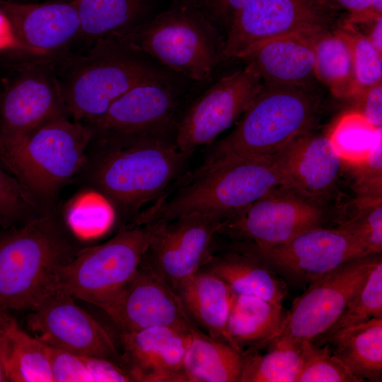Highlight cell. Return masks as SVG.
Returning <instances> with one entry per match:
<instances>
[{
	"instance_id": "cell-29",
	"label": "cell",
	"mask_w": 382,
	"mask_h": 382,
	"mask_svg": "<svg viewBox=\"0 0 382 382\" xmlns=\"http://www.w3.org/2000/svg\"><path fill=\"white\" fill-rule=\"evenodd\" d=\"M315 56V76L338 98L351 99L357 93L352 55L346 42L333 29L309 33Z\"/></svg>"
},
{
	"instance_id": "cell-6",
	"label": "cell",
	"mask_w": 382,
	"mask_h": 382,
	"mask_svg": "<svg viewBox=\"0 0 382 382\" xmlns=\"http://www.w3.org/2000/svg\"><path fill=\"white\" fill-rule=\"evenodd\" d=\"M93 139L88 125L60 115L0 143V161L33 198L49 200L84 168Z\"/></svg>"
},
{
	"instance_id": "cell-38",
	"label": "cell",
	"mask_w": 382,
	"mask_h": 382,
	"mask_svg": "<svg viewBox=\"0 0 382 382\" xmlns=\"http://www.w3.org/2000/svg\"><path fill=\"white\" fill-rule=\"evenodd\" d=\"M33 202L23 185L0 168V225L12 227L30 212Z\"/></svg>"
},
{
	"instance_id": "cell-40",
	"label": "cell",
	"mask_w": 382,
	"mask_h": 382,
	"mask_svg": "<svg viewBox=\"0 0 382 382\" xmlns=\"http://www.w3.org/2000/svg\"><path fill=\"white\" fill-rule=\"evenodd\" d=\"M350 166L355 168V185L359 196L381 197L382 139L366 160Z\"/></svg>"
},
{
	"instance_id": "cell-44",
	"label": "cell",
	"mask_w": 382,
	"mask_h": 382,
	"mask_svg": "<svg viewBox=\"0 0 382 382\" xmlns=\"http://www.w3.org/2000/svg\"><path fill=\"white\" fill-rule=\"evenodd\" d=\"M9 49L23 50L10 20L0 9V51Z\"/></svg>"
},
{
	"instance_id": "cell-3",
	"label": "cell",
	"mask_w": 382,
	"mask_h": 382,
	"mask_svg": "<svg viewBox=\"0 0 382 382\" xmlns=\"http://www.w3.org/2000/svg\"><path fill=\"white\" fill-rule=\"evenodd\" d=\"M284 180L272 157H210L171 199L151 210L148 221L200 214L224 221L279 188Z\"/></svg>"
},
{
	"instance_id": "cell-26",
	"label": "cell",
	"mask_w": 382,
	"mask_h": 382,
	"mask_svg": "<svg viewBox=\"0 0 382 382\" xmlns=\"http://www.w3.org/2000/svg\"><path fill=\"white\" fill-rule=\"evenodd\" d=\"M202 268L216 274L238 295L282 303L287 294L284 281L249 249L224 254L212 252Z\"/></svg>"
},
{
	"instance_id": "cell-39",
	"label": "cell",
	"mask_w": 382,
	"mask_h": 382,
	"mask_svg": "<svg viewBox=\"0 0 382 382\" xmlns=\"http://www.w3.org/2000/svg\"><path fill=\"white\" fill-rule=\"evenodd\" d=\"M67 225L77 233L85 234L86 230L92 229L93 224L96 233L104 230L111 221V211L105 202L96 203L80 202L69 209Z\"/></svg>"
},
{
	"instance_id": "cell-12",
	"label": "cell",
	"mask_w": 382,
	"mask_h": 382,
	"mask_svg": "<svg viewBox=\"0 0 382 382\" xmlns=\"http://www.w3.org/2000/svg\"><path fill=\"white\" fill-rule=\"evenodd\" d=\"M337 11L326 0H248L226 35L224 61L274 37L332 28Z\"/></svg>"
},
{
	"instance_id": "cell-41",
	"label": "cell",
	"mask_w": 382,
	"mask_h": 382,
	"mask_svg": "<svg viewBox=\"0 0 382 382\" xmlns=\"http://www.w3.org/2000/svg\"><path fill=\"white\" fill-rule=\"evenodd\" d=\"M209 19L224 33H228L235 15L248 0H193Z\"/></svg>"
},
{
	"instance_id": "cell-37",
	"label": "cell",
	"mask_w": 382,
	"mask_h": 382,
	"mask_svg": "<svg viewBox=\"0 0 382 382\" xmlns=\"http://www.w3.org/2000/svg\"><path fill=\"white\" fill-rule=\"evenodd\" d=\"M359 197L354 215L337 227L354 236L371 253H381L382 197Z\"/></svg>"
},
{
	"instance_id": "cell-33",
	"label": "cell",
	"mask_w": 382,
	"mask_h": 382,
	"mask_svg": "<svg viewBox=\"0 0 382 382\" xmlns=\"http://www.w3.org/2000/svg\"><path fill=\"white\" fill-rule=\"evenodd\" d=\"M49 348L54 382L132 381L128 373L112 361Z\"/></svg>"
},
{
	"instance_id": "cell-2",
	"label": "cell",
	"mask_w": 382,
	"mask_h": 382,
	"mask_svg": "<svg viewBox=\"0 0 382 382\" xmlns=\"http://www.w3.org/2000/svg\"><path fill=\"white\" fill-rule=\"evenodd\" d=\"M96 140L89 181L108 202L134 213L156 199L181 174L191 154L175 141L154 138Z\"/></svg>"
},
{
	"instance_id": "cell-25",
	"label": "cell",
	"mask_w": 382,
	"mask_h": 382,
	"mask_svg": "<svg viewBox=\"0 0 382 382\" xmlns=\"http://www.w3.org/2000/svg\"><path fill=\"white\" fill-rule=\"evenodd\" d=\"M286 313L282 303L236 294L227 321L233 347L251 353L267 347L281 332Z\"/></svg>"
},
{
	"instance_id": "cell-36",
	"label": "cell",
	"mask_w": 382,
	"mask_h": 382,
	"mask_svg": "<svg viewBox=\"0 0 382 382\" xmlns=\"http://www.w3.org/2000/svg\"><path fill=\"white\" fill-rule=\"evenodd\" d=\"M301 343V364L296 382H359L327 344Z\"/></svg>"
},
{
	"instance_id": "cell-23",
	"label": "cell",
	"mask_w": 382,
	"mask_h": 382,
	"mask_svg": "<svg viewBox=\"0 0 382 382\" xmlns=\"http://www.w3.org/2000/svg\"><path fill=\"white\" fill-rule=\"evenodd\" d=\"M174 291L197 328L233 347L227 332V321L236 294L222 279L201 268Z\"/></svg>"
},
{
	"instance_id": "cell-32",
	"label": "cell",
	"mask_w": 382,
	"mask_h": 382,
	"mask_svg": "<svg viewBox=\"0 0 382 382\" xmlns=\"http://www.w3.org/2000/svg\"><path fill=\"white\" fill-rule=\"evenodd\" d=\"M301 364L300 347L272 342L265 354H245L238 382H296Z\"/></svg>"
},
{
	"instance_id": "cell-35",
	"label": "cell",
	"mask_w": 382,
	"mask_h": 382,
	"mask_svg": "<svg viewBox=\"0 0 382 382\" xmlns=\"http://www.w3.org/2000/svg\"><path fill=\"white\" fill-rule=\"evenodd\" d=\"M332 29L349 48L357 93L362 89L382 83V52L344 21L338 22Z\"/></svg>"
},
{
	"instance_id": "cell-21",
	"label": "cell",
	"mask_w": 382,
	"mask_h": 382,
	"mask_svg": "<svg viewBox=\"0 0 382 382\" xmlns=\"http://www.w3.org/2000/svg\"><path fill=\"white\" fill-rule=\"evenodd\" d=\"M282 173L283 189L310 201L335 185L342 161L327 135L305 133L273 156Z\"/></svg>"
},
{
	"instance_id": "cell-16",
	"label": "cell",
	"mask_w": 382,
	"mask_h": 382,
	"mask_svg": "<svg viewBox=\"0 0 382 382\" xmlns=\"http://www.w3.org/2000/svg\"><path fill=\"white\" fill-rule=\"evenodd\" d=\"M223 223L200 214L163 220L142 261L174 290L205 264Z\"/></svg>"
},
{
	"instance_id": "cell-15",
	"label": "cell",
	"mask_w": 382,
	"mask_h": 382,
	"mask_svg": "<svg viewBox=\"0 0 382 382\" xmlns=\"http://www.w3.org/2000/svg\"><path fill=\"white\" fill-rule=\"evenodd\" d=\"M271 192L224 221L219 233L245 241L250 249L285 243L320 226L323 212L316 204L282 188Z\"/></svg>"
},
{
	"instance_id": "cell-30",
	"label": "cell",
	"mask_w": 382,
	"mask_h": 382,
	"mask_svg": "<svg viewBox=\"0 0 382 382\" xmlns=\"http://www.w3.org/2000/svg\"><path fill=\"white\" fill-rule=\"evenodd\" d=\"M5 370L11 382H54L49 346L14 319L8 330Z\"/></svg>"
},
{
	"instance_id": "cell-47",
	"label": "cell",
	"mask_w": 382,
	"mask_h": 382,
	"mask_svg": "<svg viewBox=\"0 0 382 382\" xmlns=\"http://www.w3.org/2000/svg\"><path fill=\"white\" fill-rule=\"evenodd\" d=\"M13 320L8 310L0 306V333L6 332Z\"/></svg>"
},
{
	"instance_id": "cell-34",
	"label": "cell",
	"mask_w": 382,
	"mask_h": 382,
	"mask_svg": "<svg viewBox=\"0 0 382 382\" xmlns=\"http://www.w3.org/2000/svg\"><path fill=\"white\" fill-rule=\"evenodd\" d=\"M373 318H382V260L371 270L361 288L335 324L318 340L320 344L334 332Z\"/></svg>"
},
{
	"instance_id": "cell-24",
	"label": "cell",
	"mask_w": 382,
	"mask_h": 382,
	"mask_svg": "<svg viewBox=\"0 0 382 382\" xmlns=\"http://www.w3.org/2000/svg\"><path fill=\"white\" fill-rule=\"evenodd\" d=\"M81 23V37L93 42L125 39L156 13V0H71Z\"/></svg>"
},
{
	"instance_id": "cell-9",
	"label": "cell",
	"mask_w": 382,
	"mask_h": 382,
	"mask_svg": "<svg viewBox=\"0 0 382 382\" xmlns=\"http://www.w3.org/2000/svg\"><path fill=\"white\" fill-rule=\"evenodd\" d=\"M196 83L180 75L139 84L88 125L93 139L154 138L175 141L182 111Z\"/></svg>"
},
{
	"instance_id": "cell-28",
	"label": "cell",
	"mask_w": 382,
	"mask_h": 382,
	"mask_svg": "<svg viewBox=\"0 0 382 382\" xmlns=\"http://www.w3.org/2000/svg\"><path fill=\"white\" fill-rule=\"evenodd\" d=\"M245 358V353L197 329L186 352L184 382H238Z\"/></svg>"
},
{
	"instance_id": "cell-14",
	"label": "cell",
	"mask_w": 382,
	"mask_h": 382,
	"mask_svg": "<svg viewBox=\"0 0 382 382\" xmlns=\"http://www.w3.org/2000/svg\"><path fill=\"white\" fill-rule=\"evenodd\" d=\"M294 283L308 285L339 266L371 253L348 232L316 226L274 247L250 249Z\"/></svg>"
},
{
	"instance_id": "cell-27",
	"label": "cell",
	"mask_w": 382,
	"mask_h": 382,
	"mask_svg": "<svg viewBox=\"0 0 382 382\" xmlns=\"http://www.w3.org/2000/svg\"><path fill=\"white\" fill-rule=\"evenodd\" d=\"M331 352L361 381H381L382 318L341 329L326 337Z\"/></svg>"
},
{
	"instance_id": "cell-22",
	"label": "cell",
	"mask_w": 382,
	"mask_h": 382,
	"mask_svg": "<svg viewBox=\"0 0 382 382\" xmlns=\"http://www.w3.org/2000/svg\"><path fill=\"white\" fill-rule=\"evenodd\" d=\"M310 33L265 40L248 50L238 59L253 66L264 83L307 87L316 78Z\"/></svg>"
},
{
	"instance_id": "cell-1",
	"label": "cell",
	"mask_w": 382,
	"mask_h": 382,
	"mask_svg": "<svg viewBox=\"0 0 382 382\" xmlns=\"http://www.w3.org/2000/svg\"><path fill=\"white\" fill-rule=\"evenodd\" d=\"M8 228L0 233V306L31 311L58 290L62 269L80 248L54 213Z\"/></svg>"
},
{
	"instance_id": "cell-10",
	"label": "cell",
	"mask_w": 382,
	"mask_h": 382,
	"mask_svg": "<svg viewBox=\"0 0 382 382\" xmlns=\"http://www.w3.org/2000/svg\"><path fill=\"white\" fill-rule=\"evenodd\" d=\"M380 260L381 253L357 258L311 282L293 301L281 332L272 342L300 347L326 333Z\"/></svg>"
},
{
	"instance_id": "cell-45",
	"label": "cell",
	"mask_w": 382,
	"mask_h": 382,
	"mask_svg": "<svg viewBox=\"0 0 382 382\" xmlns=\"http://www.w3.org/2000/svg\"><path fill=\"white\" fill-rule=\"evenodd\" d=\"M332 7L344 9L349 14H354L364 11L380 0H326Z\"/></svg>"
},
{
	"instance_id": "cell-42",
	"label": "cell",
	"mask_w": 382,
	"mask_h": 382,
	"mask_svg": "<svg viewBox=\"0 0 382 382\" xmlns=\"http://www.w3.org/2000/svg\"><path fill=\"white\" fill-rule=\"evenodd\" d=\"M351 99L355 111L361 113L376 127L382 125V83L361 90Z\"/></svg>"
},
{
	"instance_id": "cell-7",
	"label": "cell",
	"mask_w": 382,
	"mask_h": 382,
	"mask_svg": "<svg viewBox=\"0 0 382 382\" xmlns=\"http://www.w3.org/2000/svg\"><path fill=\"white\" fill-rule=\"evenodd\" d=\"M317 98L307 87L264 83L210 157H272L311 131L318 112Z\"/></svg>"
},
{
	"instance_id": "cell-20",
	"label": "cell",
	"mask_w": 382,
	"mask_h": 382,
	"mask_svg": "<svg viewBox=\"0 0 382 382\" xmlns=\"http://www.w3.org/2000/svg\"><path fill=\"white\" fill-rule=\"evenodd\" d=\"M23 51L47 55L59 51L81 37L77 10L71 0L42 3L0 1Z\"/></svg>"
},
{
	"instance_id": "cell-11",
	"label": "cell",
	"mask_w": 382,
	"mask_h": 382,
	"mask_svg": "<svg viewBox=\"0 0 382 382\" xmlns=\"http://www.w3.org/2000/svg\"><path fill=\"white\" fill-rule=\"evenodd\" d=\"M224 76L187 103L178 120L175 142L192 154L213 142L236 123L260 92L263 81L253 66Z\"/></svg>"
},
{
	"instance_id": "cell-46",
	"label": "cell",
	"mask_w": 382,
	"mask_h": 382,
	"mask_svg": "<svg viewBox=\"0 0 382 382\" xmlns=\"http://www.w3.org/2000/svg\"><path fill=\"white\" fill-rule=\"evenodd\" d=\"M8 330L0 334V382L8 381L5 370V361L8 347Z\"/></svg>"
},
{
	"instance_id": "cell-18",
	"label": "cell",
	"mask_w": 382,
	"mask_h": 382,
	"mask_svg": "<svg viewBox=\"0 0 382 382\" xmlns=\"http://www.w3.org/2000/svg\"><path fill=\"white\" fill-rule=\"evenodd\" d=\"M64 115H69L59 82L48 68L31 65L0 94V143L23 138Z\"/></svg>"
},
{
	"instance_id": "cell-43",
	"label": "cell",
	"mask_w": 382,
	"mask_h": 382,
	"mask_svg": "<svg viewBox=\"0 0 382 382\" xmlns=\"http://www.w3.org/2000/svg\"><path fill=\"white\" fill-rule=\"evenodd\" d=\"M347 23L365 36L373 45L382 52V16L354 23Z\"/></svg>"
},
{
	"instance_id": "cell-17",
	"label": "cell",
	"mask_w": 382,
	"mask_h": 382,
	"mask_svg": "<svg viewBox=\"0 0 382 382\" xmlns=\"http://www.w3.org/2000/svg\"><path fill=\"white\" fill-rule=\"evenodd\" d=\"M103 311L119 332L166 326L197 328L173 289L142 260L119 295Z\"/></svg>"
},
{
	"instance_id": "cell-19",
	"label": "cell",
	"mask_w": 382,
	"mask_h": 382,
	"mask_svg": "<svg viewBox=\"0 0 382 382\" xmlns=\"http://www.w3.org/2000/svg\"><path fill=\"white\" fill-rule=\"evenodd\" d=\"M196 330L158 326L119 332L121 366L132 381L184 382L185 358Z\"/></svg>"
},
{
	"instance_id": "cell-4",
	"label": "cell",
	"mask_w": 382,
	"mask_h": 382,
	"mask_svg": "<svg viewBox=\"0 0 382 382\" xmlns=\"http://www.w3.org/2000/svg\"><path fill=\"white\" fill-rule=\"evenodd\" d=\"M175 75L127 41L108 38L95 42L60 85L69 116L91 125L132 88Z\"/></svg>"
},
{
	"instance_id": "cell-8",
	"label": "cell",
	"mask_w": 382,
	"mask_h": 382,
	"mask_svg": "<svg viewBox=\"0 0 382 382\" xmlns=\"http://www.w3.org/2000/svg\"><path fill=\"white\" fill-rule=\"evenodd\" d=\"M163 222L133 224L103 243L80 248L62 269L58 290L103 310L132 277Z\"/></svg>"
},
{
	"instance_id": "cell-31",
	"label": "cell",
	"mask_w": 382,
	"mask_h": 382,
	"mask_svg": "<svg viewBox=\"0 0 382 382\" xmlns=\"http://www.w3.org/2000/svg\"><path fill=\"white\" fill-rule=\"evenodd\" d=\"M327 136L342 162L353 166L368 158L382 139V129L352 110L338 118Z\"/></svg>"
},
{
	"instance_id": "cell-5",
	"label": "cell",
	"mask_w": 382,
	"mask_h": 382,
	"mask_svg": "<svg viewBox=\"0 0 382 382\" xmlns=\"http://www.w3.org/2000/svg\"><path fill=\"white\" fill-rule=\"evenodd\" d=\"M122 40L195 83L209 81L224 61L226 36L193 0L178 1Z\"/></svg>"
},
{
	"instance_id": "cell-13",
	"label": "cell",
	"mask_w": 382,
	"mask_h": 382,
	"mask_svg": "<svg viewBox=\"0 0 382 382\" xmlns=\"http://www.w3.org/2000/svg\"><path fill=\"white\" fill-rule=\"evenodd\" d=\"M74 300L60 290L47 297L27 316L32 335L51 347L106 359L121 366L114 335Z\"/></svg>"
}]
</instances>
